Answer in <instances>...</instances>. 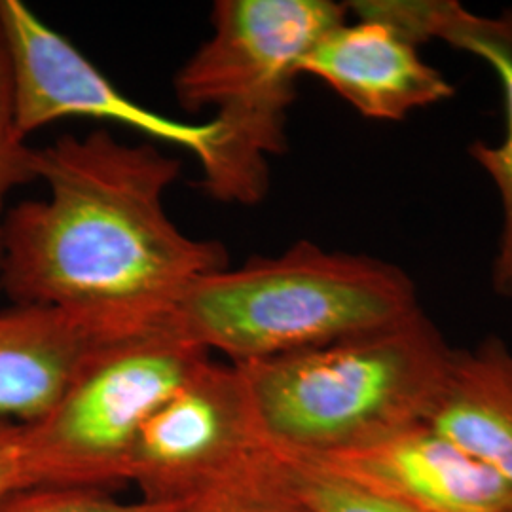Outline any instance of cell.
<instances>
[{"label":"cell","instance_id":"3957f363","mask_svg":"<svg viewBox=\"0 0 512 512\" xmlns=\"http://www.w3.org/2000/svg\"><path fill=\"white\" fill-rule=\"evenodd\" d=\"M452 355L420 310L327 346L236 366L266 442L310 458L427 423Z\"/></svg>","mask_w":512,"mask_h":512},{"label":"cell","instance_id":"52a82bcc","mask_svg":"<svg viewBox=\"0 0 512 512\" xmlns=\"http://www.w3.org/2000/svg\"><path fill=\"white\" fill-rule=\"evenodd\" d=\"M0 25L10 52L16 122L23 137L29 139L65 118H95L184 148L200 164L209 158L217 139L211 120H175L129 99L23 0H0Z\"/></svg>","mask_w":512,"mask_h":512},{"label":"cell","instance_id":"8992f818","mask_svg":"<svg viewBox=\"0 0 512 512\" xmlns=\"http://www.w3.org/2000/svg\"><path fill=\"white\" fill-rule=\"evenodd\" d=\"M266 448L238 366L207 359L141 427L126 482L184 503Z\"/></svg>","mask_w":512,"mask_h":512},{"label":"cell","instance_id":"5b68a950","mask_svg":"<svg viewBox=\"0 0 512 512\" xmlns=\"http://www.w3.org/2000/svg\"><path fill=\"white\" fill-rule=\"evenodd\" d=\"M209 355L164 330L101 349L42 420L21 425L25 488L126 480L141 427Z\"/></svg>","mask_w":512,"mask_h":512},{"label":"cell","instance_id":"5bb4252c","mask_svg":"<svg viewBox=\"0 0 512 512\" xmlns=\"http://www.w3.org/2000/svg\"><path fill=\"white\" fill-rule=\"evenodd\" d=\"M184 503L122 501L90 486H31L0 497V512H181Z\"/></svg>","mask_w":512,"mask_h":512},{"label":"cell","instance_id":"9a60e30c","mask_svg":"<svg viewBox=\"0 0 512 512\" xmlns=\"http://www.w3.org/2000/svg\"><path fill=\"white\" fill-rule=\"evenodd\" d=\"M35 148L27 145L16 122L12 63L6 37L0 25V262H2V230L6 219V200L14 188L35 181Z\"/></svg>","mask_w":512,"mask_h":512},{"label":"cell","instance_id":"7c38bea8","mask_svg":"<svg viewBox=\"0 0 512 512\" xmlns=\"http://www.w3.org/2000/svg\"><path fill=\"white\" fill-rule=\"evenodd\" d=\"M459 50L484 59L499 78L505 101V137L490 145L478 141L469 148L473 160L495 184L503 209V226L495 253L492 283L495 293L512 298V12L501 18H482L473 31L459 37Z\"/></svg>","mask_w":512,"mask_h":512},{"label":"cell","instance_id":"277c9868","mask_svg":"<svg viewBox=\"0 0 512 512\" xmlns=\"http://www.w3.org/2000/svg\"><path fill=\"white\" fill-rule=\"evenodd\" d=\"M330 0H220L211 35L175 76L188 112L213 110L217 139L202 165L203 192L253 207L270 190L272 158L287 148V118L302 57L348 19Z\"/></svg>","mask_w":512,"mask_h":512},{"label":"cell","instance_id":"7a4b0ae2","mask_svg":"<svg viewBox=\"0 0 512 512\" xmlns=\"http://www.w3.org/2000/svg\"><path fill=\"white\" fill-rule=\"evenodd\" d=\"M420 310L412 279L395 264L298 241L279 256L198 277L154 330L243 365L382 329Z\"/></svg>","mask_w":512,"mask_h":512},{"label":"cell","instance_id":"e0dca14e","mask_svg":"<svg viewBox=\"0 0 512 512\" xmlns=\"http://www.w3.org/2000/svg\"><path fill=\"white\" fill-rule=\"evenodd\" d=\"M25 488L21 425L0 421V497Z\"/></svg>","mask_w":512,"mask_h":512},{"label":"cell","instance_id":"6da1fadb","mask_svg":"<svg viewBox=\"0 0 512 512\" xmlns=\"http://www.w3.org/2000/svg\"><path fill=\"white\" fill-rule=\"evenodd\" d=\"M183 165L109 131L35 148L46 196L8 209L0 291L14 304L57 306L143 334L202 275L228 268L226 247L183 232L165 209Z\"/></svg>","mask_w":512,"mask_h":512},{"label":"cell","instance_id":"4fadbf2b","mask_svg":"<svg viewBox=\"0 0 512 512\" xmlns=\"http://www.w3.org/2000/svg\"><path fill=\"white\" fill-rule=\"evenodd\" d=\"M181 512H311L294 484L291 467L266 448L190 497Z\"/></svg>","mask_w":512,"mask_h":512},{"label":"cell","instance_id":"2e32d148","mask_svg":"<svg viewBox=\"0 0 512 512\" xmlns=\"http://www.w3.org/2000/svg\"><path fill=\"white\" fill-rule=\"evenodd\" d=\"M283 458L287 459L294 484L311 512H412L306 463Z\"/></svg>","mask_w":512,"mask_h":512},{"label":"cell","instance_id":"8fae6325","mask_svg":"<svg viewBox=\"0 0 512 512\" xmlns=\"http://www.w3.org/2000/svg\"><path fill=\"white\" fill-rule=\"evenodd\" d=\"M427 423L512 486V351L503 340L454 351Z\"/></svg>","mask_w":512,"mask_h":512},{"label":"cell","instance_id":"ba28073f","mask_svg":"<svg viewBox=\"0 0 512 512\" xmlns=\"http://www.w3.org/2000/svg\"><path fill=\"white\" fill-rule=\"evenodd\" d=\"M287 458L406 511L512 512L511 484L463 454L429 423L342 452Z\"/></svg>","mask_w":512,"mask_h":512},{"label":"cell","instance_id":"9c48e42d","mask_svg":"<svg viewBox=\"0 0 512 512\" xmlns=\"http://www.w3.org/2000/svg\"><path fill=\"white\" fill-rule=\"evenodd\" d=\"M334 25L302 57L308 74L359 114L395 122L454 95V86L421 57L420 44L385 19L355 14Z\"/></svg>","mask_w":512,"mask_h":512},{"label":"cell","instance_id":"30bf717a","mask_svg":"<svg viewBox=\"0 0 512 512\" xmlns=\"http://www.w3.org/2000/svg\"><path fill=\"white\" fill-rule=\"evenodd\" d=\"M131 336L139 334L57 306L0 311V421L42 420L101 349Z\"/></svg>","mask_w":512,"mask_h":512}]
</instances>
